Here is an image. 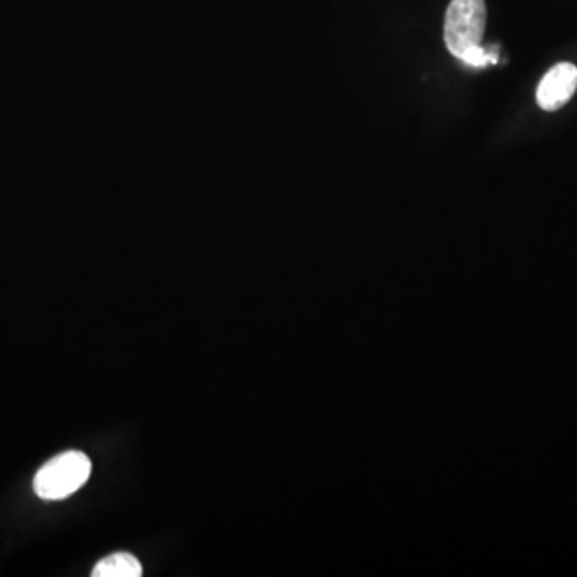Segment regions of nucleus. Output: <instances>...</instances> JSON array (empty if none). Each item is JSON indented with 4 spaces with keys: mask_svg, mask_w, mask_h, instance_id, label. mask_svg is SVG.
<instances>
[{
    "mask_svg": "<svg viewBox=\"0 0 577 577\" xmlns=\"http://www.w3.org/2000/svg\"><path fill=\"white\" fill-rule=\"evenodd\" d=\"M92 473V460L81 451H68L48 460L34 476V491L40 499H67L81 490Z\"/></svg>",
    "mask_w": 577,
    "mask_h": 577,
    "instance_id": "f257e3e1",
    "label": "nucleus"
},
{
    "mask_svg": "<svg viewBox=\"0 0 577 577\" xmlns=\"http://www.w3.org/2000/svg\"><path fill=\"white\" fill-rule=\"evenodd\" d=\"M486 16L484 0H451L445 19V43L456 58L467 48L481 46Z\"/></svg>",
    "mask_w": 577,
    "mask_h": 577,
    "instance_id": "f03ea898",
    "label": "nucleus"
},
{
    "mask_svg": "<svg viewBox=\"0 0 577 577\" xmlns=\"http://www.w3.org/2000/svg\"><path fill=\"white\" fill-rule=\"evenodd\" d=\"M577 89V68L572 63H558L542 78L538 87V105L544 111H556L573 98Z\"/></svg>",
    "mask_w": 577,
    "mask_h": 577,
    "instance_id": "7ed1b4c3",
    "label": "nucleus"
},
{
    "mask_svg": "<svg viewBox=\"0 0 577 577\" xmlns=\"http://www.w3.org/2000/svg\"><path fill=\"white\" fill-rule=\"evenodd\" d=\"M142 563L132 553L118 552L96 563L92 577H140Z\"/></svg>",
    "mask_w": 577,
    "mask_h": 577,
    "instance_id": "20e7f679",
    "label": "nucleus"
},
{
    "mask_svg": "<svg viewBox=\"0 0 577 577\" xmlns=\"http://www.w3.org/2000/svg\"><path fill=\"white\" fill-rule=\"evenodd\" d=\"M459 60L473 68L487 67L490 63H497V54H491L481 46L470 47L460 55Z\"/></svg>",
    "mask_w": 577,
    "mask_h": 577,
    "instance_id": "39448f33",
    "label": "nucleus"
}]
</instances>
